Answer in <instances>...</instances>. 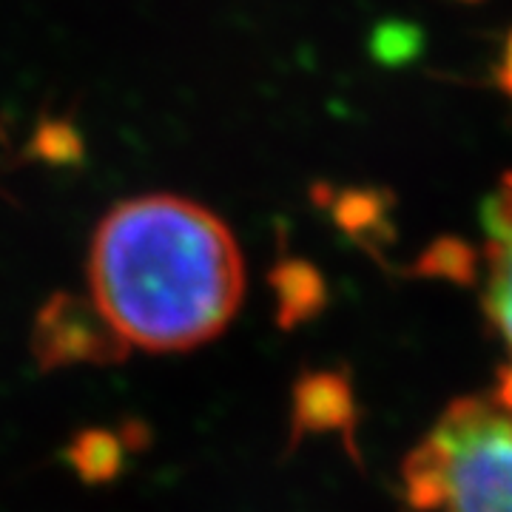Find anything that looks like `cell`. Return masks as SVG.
Returning <instances> with one entry per match:
<instances>
[{"instance_id":"obj_1","label":"cell","mask_w":512,"mask_h":512,"mask_svg":"<svg viewBox=\"0 0 512 512\" xmlns=\"http://www.w3.org/2000/svg\"><path fill=\"white\" fill-rule=\"evenodd\" d=\"M92 299L131 348L183 353L217 339L245 293L231 228L177 194L117 202L89 248Z\"/></svg>"},{"instance_id":"obj_2","label":"cell","mask_w":512,"mask_h":512,"mask_svg":"<svg viewBox=\"0 0 512 512\" xmlns=\"http://www.w3.org/2000/svg\"><path fill=\"white\" fill-rule=\"evenodd\" d=\"M402 487L416 512H512V416L456 399L404 458Z\"/></svg>"},{"instance_id":"obj_3","label":"cell","mask_w":512,"mask_h":512,"mask_svg":"<svg viewBox=\"0 0 512 512\" xmlns=\"http://www.w3.org/2000/svg\"><path fill=\"white\" fill-rule=\"evenodd\" d=\"M131 345L92 296L57 291L35 316L32 359L43 373L72 365H117L126 362Z\"/></svg>"},{"instance_id":"obj_4","label":"cell","mask_w":512,"mask_h":512,"mask_svg":"<svg viewBox=\"0 0 512 512\" xmlns=\"http://www.w3.org/2000/svg\"><path fill=\"white\" fill-rule=\"evenodd\" d=\"M484 225V291L487 325L512 353V171H507L481 211Z\"/></svg>"},{"instance_id":"obj_5","label":"cell","mask_w":512,"mask_h":512,"mask_svg":"<svg viewBox=\"0 0 512 512\" xmlns=\"http://www.w3.org/2000/svg\"><path fill=\"white\" fill-rule=\"evenodd\" d=\"M356 424L359 410L353 399V384L345 373L336 370H308L293 384L291 439L299 447L305 436L316 433H339L348 450L356 456Z\"/></svg>"},{"instance_id":"obj_6","label":"cell","mask_w":512,"mask_h":512,"mask_svg":"<svg viewBox=\"0 0 512 512\" xmlns=\"http://www.w3.org/2000/svg\"><path fill=\"white\" fill-rule=\"evenodd\" d=\"M268 279L276 293V325L282 330L313 319L328 302L325 279L305 259H279Z\"/></svg>"},{"instance_id":"obj_7","label":"cell","mask_w":512,"mask_h":512,"mask_svg":"<svg viewBox=\"0 0 512 512\" xmlns=\"http://www.w3.org/2000/svg\"><path fill=\"white\" fill-rule=\"evenodd\" d=\"M128 450L131 447L126 444L120 430L114 433L106 427H86V430L74 433L72 441H69L66 461L83 484L103 487L123 473Z\"/></svg>"},{"instance_id":"obj_8","label":"cell","mask_w":512,"mask_h":512,"mask_svg":"<svg viewBox=\"0 0 512 512\" xmlns=\"http://www.w3.org/2000/svg\"><path fill=\"white\" fill-rule=\"evenodd\" d=\"M495 83H498V89L512 100V32L507 35V40H504L501 57H498V63H495Z\"/></svg>"},{"instance_id":"obj_9","label":"cell","mask_w":512,"mask_h":512,"mask_svg":"<svg viewBox=\"0 0 512 512\" xmlns=\"http://www.w3.org/2000/svg\"><path fill=\"white\" fill-rule=\"evenodd\" d=\"M493 402L512 416V362L498 373V387H495Z\"/></svg>"},{"instance_id":"obj_10","label":"cell","mask_w":512,"mask_h":512,"mask_svg":"<svg viewBox=\"0 0 512 512\" xmlns=\"http://www.w3.org/2000/svg\"><path fill=\"white\" fill-rule=\"evenodd\" d=\"M461 3H476V0H461Z\"/></svg>"}]
</instances>
